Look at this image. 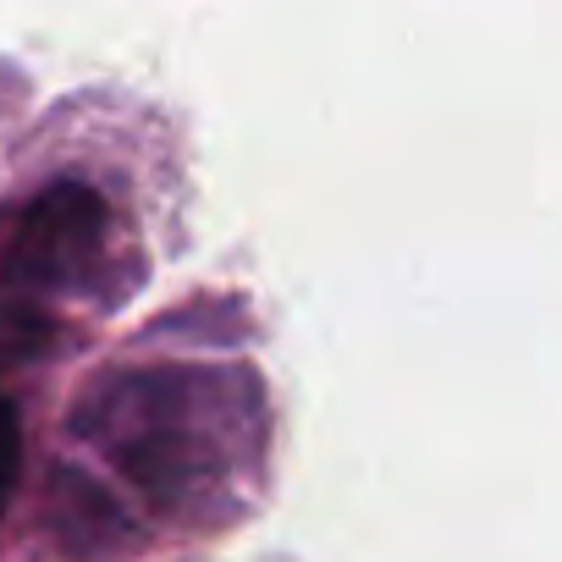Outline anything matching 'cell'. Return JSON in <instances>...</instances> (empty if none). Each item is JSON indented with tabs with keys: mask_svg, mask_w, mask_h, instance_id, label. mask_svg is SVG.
<instances>
[{
	"mask_svg": "<svg viewBox=\"0 0 562 562\" xmlns=\"http://www.w3.org/2000/svg\"><path fill=\"white\" fill-rule=\"evenodd\" d=\"M78 430L155 502H188L232 480L259 441V392L243 370L160 364L105 381Z\"/></svg>",
	"mask_w": 562,
	"mask_h": 562,
	"instance_id": "1",
	"label": "cell"
},
{
	"mask_svg": "<svg viewBox=\"0 0 562 562\" xmlns=\"http://www.w3.org/2000/svg\"><path fill=\"white\" fill-rule=\"evenodd\" d=\"M105 226H111V210L89 182L45 188L7 243V288H18L29 299L78 288V281L100 265Z\"/></svg>",
	"mask_w": 562,
	"mask_h": 562,
	"instance_id": "2",
	"label": "cell"
},
{
	"mask_svg": "<svg viewBox=\"0 0 562 562\" xmlns=\"http://www.w3.org/2000/svg\"><path fill=\"white\" fill-rule=\"evenodd\" d=\"M18 458H23L18 414H12V403H0V507H7V496H12V485H18Z\"/></svg>",
	"mask_w": 562,
	"mask_h": 562,
	"instance_id": "3",
	"label": "cell"
}]
</instances>
